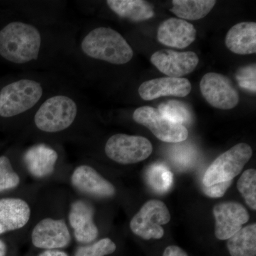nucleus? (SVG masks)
Segmentation results:
<instances>
[{"mask_svg": "<svg viewBox=\"0 0 256 256\" xmlns=\"http://www.w3.org/2000/svg\"><path fill=\"white\" fill-rule=\"evenodd\" d=\"M200 88L207 102L220 110H232L240 101L238 92L232 80L222 74H206L202 79Z\"/></svg>", "mask_w": 256, "mask_h": 256, "instance_id": "9", "label": "nucleus"}, {"mask_svg": "<svg viewBox=\"0 0 256 256\" xmlns=\"http://www.w3.org/2000/svg\"><path fill=\"white\" fill-rule=\"evenodd\" d=\"M158 110L164 117L174 124L184 126L192 121L191 111L188 106L180 101L165 102L159 106Z\"/></svg>", "mask_w": 256, "mask_h": 256, "instance_id": "24", "label": "nucleus"}, {"mask_svg": "<svg viewBox=\"0 0 256 256\" xmlns=\"http://www.w3.org/2000/svg\"><path fill=\"white\" fill-rule=\"evenodd\" d=\"M197 32L193 24L181 18H171L160 25L158 40L165 46L183 48L196 40Z\"/></svg>", "mask_w": 256, "mask_h": 256, "instance_id": "16", "label": "nucleus"}, {"mask_svg": "<svg viewBox=\"0 0 256 256\" xmlns=\"http://www.w3.org/2000/svg\"><path fill=\"white\" fill-rule=\"evenodd\" d=\"M106 4L118 18L133 22L146 21L154 15L152 6L143 0H108Z\"/></svg>", "mask_w": 256, "mask_h": 256, "instance_id": "20", "label": "nucleus"}, {"mask_svg": "<svg viewBox=\"0 0 256 256\" xmlns=\"http://www.w3.org/2000/svg\"><path fill=\"white\" fill-rule=\"evenodd\" d=\"M239 86L252 92H256V65L240 69L236 76Z\"/></svg>", "mask_w": 256, "mask_h": 256, "instance_id": "29", "label": "nucleus"}, {"mask_svg": "<svg viewBox=\"0 0 256 256\" xmlns=\"http://www.w3.org/2000/svg\"><path fill=\"white\" fill-rule=\"evenodd\" d=\"M237 188L252 210H256V171L248 170L239 178Z\"/></svg>", "mask_w": 256, "mask_h": 256, "instance_id": "25", "label": "nucleus"}, {"mask_svg": "<svg viewBox=\"0 0 256 256\" xmlns=\"http://www.w3.org/2000/svg\"><path fill=\"white\" fill-rule=\"evenodd\" d=\"M153 148L149 140L141 136L116 134L111 136L105 146L109 159L120 164H133L148 159Z\"/></svg>", "mask_w": 256, "mask_h": 256, "instance_id": "6", "label": "nucleus"}, {"mask_svg": "<svg viewBox=\"0 0 256 256\" xmlns=\"http://www.w3.org/2000/svg\"><path fill=\"white\" fill-rule=\"evenodd\" d=\"M95 210L92 204L82 200L72 204L69 212V222L77 242L90 244L95 242L99 230L94 222Z\"/></svg>", "mask_w": 256, "mask_h": 256, "instance_id": "15", "label": "nucleus"}, {"mask_svg": "<svg viewBox=\"0 0 256 256\" xmlns=\"http://www.w3.org/2000/svg\"><path fill=\"white\" fill-rule=\"evenodd\" d=\"M32 210L21 198L0 200V235L24 228L30 222Z\"/></svg>", "mask_w": 256, "mask_h": 256, "instance_id": "18", "label": "nucleus"}, {"mask_svg": "<svg viewBox=\"0 0 256 256\" xmlns=\"http://www.w3.org/2000/svg\"><path fill=\"white\" fill-rule=\"evenodd\" d=\"M40 256H68L65 252H60V250H46L42 252Z\"/></svg>", "mask_w": 256, "mask_h": 256, "instance_id": "32", "label": "nucleus"}, {"mask_svg": "<svg viewBox=\"0 0 256 256\" xmlns=\"http://www.w3.org/2000/svg\"><path fill=\"white\" fill-rule=\"evenodd\" d=\"M21 178L6 156H0V193L14 190L20 186Z\"/></svg>", "mask_w": 256, "mask_h": 256, "instance_id": "26", "label": "nucleus"}, {"mask_svg": "<svg viewBox=\"0 0 256 256\" xmlns=\"http://www.w3.org/2000/svg\"><path fill=\"white\" fill-rule=\"evenodd\" d=\"M133 57L132 47L124 37L114 28L100 26L85 30L77 24L73 52L76 82L78 72L89 64L98 62L111 66H124L129 64Z\"/></svg>", "mask_w": 256, "mask_h": 256, "instance_id": "3", "label": "nucleus"}, {"mask_svg": "<svg viewBox=\"0 0 256 256\" xmlns=\"http://www.w3.org/2000/svg\"><path fill=\"white\" fill-rule=\"evenodd\" d=\"M72 84L78 85L63 74L23 72L0 89V118L26 124L48 96Z\"/></svg>", "mask_w": 256, "mask_h": 256, "instance_id": "2", "label": "nucleus"}, {"mask_svg": "<svg viewBox=\"0 0 256 256\" xmlns=\"http://www.w3.org/2000/svg\"><path fill=\"white\" fill-rule=\"evenodd\" d=\"M176 144L172 152V160L180 168L191 166L196 160V152L192 146L181 144V142Z\"/></svg>", "mask_w": 256, "mask_h": 256, "instance_id": "28", "label": "nucleus"}, {"mask_svg": "<svg viewBox=\"0 0 256 256\" xmlns=\"http://www.w3.org/2000/svg\"><path fill=\"white\" fill-rule=\"evenodd\" d=\"M117 246L110 238H104L92 245L79 247L75 256H106L116 252Z\"/></svg>", "mask_w": 256, "mask_h": 256, "instance_id": "27", "label": "nucleus"}, {"mask_svg": "<svg viewBox=\"0 0 256 256\" xmlns=\"http://www.w3.org/2000/svg\"><path fill=\"white\" fill-rule=\"evenodd\" d=\"M213 212L216 220L215 235L220 240L232 238L250 220L246 208L236 202L217 204Z\"/></svg>", "mask_w": 256, "mask_h": 256, "instance_id": "11", "label": "nucleus"}, {"mask_svg": "<svg viewBox=\"0 0 256 256\" xmlns=\"http://www.w3.org/2000/svg\"><path fill=\"white\" fill-rule=\"evenodd\" d=\"M170 220L171 214L166 204L159 200H151L133 217L130 228L133 234L144 240H158L164 235L162 226Z\"/></svg>", "mask_w": 256, "mask_h": 256, "instance_id": "7", "label": "nucleus"}, {"mask_svg": "<svg viewBox=\"0 0 256 256\" xmlns=\"http://www.w3.org/2000/svg\"><path fill=\"white\" fill-rule=\"evenodd\" d=\"M58 159L56 150L44 142L30 146L22 154V161L28 173L38 180L48 178L54 172Z\"/></svg>", "mask_w": 256, "mask_h": 256, "instance_id": "14", "label": "nucleus"}, {"mask_svg": "<svg viewBox=\"0 0 256 256\" xmlns=\"http://www.w3.org/2000/svg\"><path fill=\"white\" fill-rule=\"evenodd\" d=\"M77 24L23 18L0 30V57L25 72H54L75 82L73 52Z\"/></svg>", "mask_w": 256, "mask_h": 256, "instance_id": "1", "label": "nucleus"}, {"mask_svg": "<svg viewBox=\"0 0 256 256\" xmlns=\"http://www.w3.org/2000/svg\"><path fill=\"white\" fill-rule=\"evenodd\" d=\"M8 247L3 240H0V256H6Z\"/></svg>", "mask_w": 256, "mask_h": 256, "instance_id": "33", "label": "nucleus"}, {"mask_svg": "<svg viewBox=\"0 0 256 256\" xmlns=\"http://www.w3.org/2000/svg\"><path fill=\"white\" fill-rule=\"evenodd\" d=\"M163 256H188L181 248L171 246L165 249Z\"/></svg>", "mask_w": 256, "mask_h": 256, "instance_id": "31", "label": "nucleus"}, {"mask_svg": "<svg viewBox=\"0 0 256 256\" xmlns=\"http://www.w3.org/2000/svg\"><path fill=\"white\" fill-rule=\"evenodd\" d=\"M78 87L72 84L50 94L26 124L46 136L64 134L82 124L89 110Z\"/></svg>", "mask_w": 256, "mask_h": 256, "instance_id": "4", "label": "nucleus"}, {"mask_svg": "<svg viewBox=\"0 0 256 256\" xmlns=\"http://www.w3.org/2000/svg\"><path fill=\"white\" fill-rule=\"evenodd\" d=\"M138 92L143 100L146 101L164 96L184 98L191 92L192 84L186 78H156L143 82Z\"/></svg>", "mask_w": 256, "mask_h": 256, "instance_id": "17", "label": "nucleus"}, {"mask_svg": "<svg viewBox=\"0 0 256 256\" xmlns=\"http://www.w3.org/2000/svg\"><path fill=\"white\" fill-rule=\"evenodd\" d=\"M226 45L238 55L256 53V24L242 22L230 28L226 38Z\"/></svg>", "mask_w": 256, "mask_h": 256, "instance_id": "19", "label": "nucleus"}, {"mask_svg": "<svg viewBox=\"0 0 256 256\" xmlns=\"http://www.w3.org/2000/svg\"><path fill=\"white\" fill-rule=\"evenodd\" d=\"M32 242L38 248L58 250L68 246L72 236L64 220L47 218L42 220L33 229Z\"/></svg>", "mask_w": 256, "mask_h": 256, "instance_id": "10", "label": "nucleus"}, {"mask_svg": "<svg viewBox=\"0 0 256 256\" xmlns=\"http://www.w3.org/2000/svg\"><path fill=\"white\" fill-rule=\"evenodd\" d=\"M132 118L138 124L148 128L162 142L176 144L188 139V131L185 126L172 122L154 108H139L134 111Z\"/></svg>", "mask_w": 256, "mask_h": 256, "instance_id": "8", "label": "nucleus"}, {"mask_svg": "<svg viewBox=\"0 0 256 256\" xmlns=\"http://www.w3.org/2000/svg\"><path fill=\"white\" fill-rule=\"evenodd\" d=\"M216 2L214 0H174L170 11L181 20L196 21L206 18Z\"/></svg>", "mask_w": 256, "mask_h": 256, "instance_id": "21", "label": "nucleus"}, {"mask_svg": "<svg viewBox=\"0 0 256 256\" xmlns=\"http://www.w3.org/2000/svg\"><path fill=\"white\" fill-rule=\"evenodd\" d=\"M72 184L80 193L96 198H111L116 194L114 185L89 165H80L74 170Z\"/></svg>", "mask_w": 256, "mask_h": 256, "instance_id": "13", "label": "nucleus"}, {"mask_svg": "<svg viewBox=\"0 0 256 256\" xmlns=\"http://www.w3.org/2000/svg\"><path fill=\"white\" fill-rule=\"evenodd\" d=\"M232 182L233 181L218 183L210 186H204V193L210 198H222L225 195L226 192L229 188L232 186Z\"/></svg>", "mask_w": 256, "mask_h": 256, "instance_id": "30", "label": "nucleus"}, {"mask_svg": "<svg viewBox=\"0 0 256 256\" xmlns=\"http://www.w3.org/2000/svg\"><path fill=\"white\" fill-rule=\"evenodd\" d=\"M227 246L232 256H256V224L240 229L228 239Z\"/></svg>", "mask_w": 256, "mask_h": 256, "instance_id": "22", "label": "nucleus"}, {"mask_svg": "<svg viewBox=\"0 0 256 256\" xmlns=\"http://www.w3.org/2000/svg\"><path fill=\"white\" fill-rule=\"evenodd\" d=\"M151 62L162 73L170 78H180L192 73L200 63L194 52L162 50L152 56Z\"/></svg>", "mask_w": 256, "mask_h": 256, "instance_id": "12", "label": "nucleus"}, {"mask_svg": "<svg viewBox=\"0 0 256 256\" xmlns=\"http://www.w3.org/2000/svg\"><path fill=\"white\" fill-rule=\"evenodd\" d=\"M252 156V150L248 144L240 143L234 146L218 156L208 168L204 176V186L233 181L242 173Z\"/></svg>", "mask_w": 256, "mask_h": 256, "instance_id": "5", "label": "nucleus"}, {"mask_svg": "<svg viewBox=\"0 0 256 256\" xmlns=\"http://www.w3.org/2000/svg\"><path fill=\"white\" fill-rule=\"evenodd\" d=\"M148 184L160 194L166 193L172 186L174 176L164 164H154L150 166L146 173Z\"/></svg>", "mask_w": 256, "mask_h": 256, "instance_id": "23", "label": "nucleus"}]
</instances>
